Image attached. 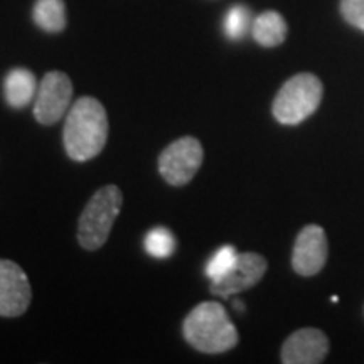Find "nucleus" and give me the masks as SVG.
I'll list each match as a JSON object with an SVG mask.
<instances>
[{"instance_id":"obj_6","label":"nucleus","mask_w":364,"mask_h":364,"mask_svg":"<svg viewBox=\"0 0 364 364\" xmlns=\"http://www.w3.org/2000/svg\"><path fill=\"white\" fill-rule=\"evenodd\" d=\"M73 98L70 76L61 71H49L38 86L34 117L41 125H54L66 115Z\"/></svg>"},{"instance_id":"obj_5","label":"nucleus","mask_w":364,"mask_h":364,"mask_svg":"<svg viewBox=\"0 0 364 364\" xmlns=\"http://www.w3.org/2000/svg\"><path fill=\"white\" fill-rule=\"evenodd\" d=\"M204 159L203 145L194 136H182L164 149L159 157V171L172 186H186L198 174Z\"/></svg>"},{"instance_id":"obj_2","label":"nucleus","mask_w":364,"mask_h":364,"mask_svg":"<svg viewBox=\"0 0 364 364\" xmlns=\"http://www.w3.org/2000/svg\"><path fill=\"white\" fill-rule=\"evenodd\" d=\"M182 332L188 343L198 351L220 354L238 344V331L230 321L225 307L218 302H203L196 306L184 324Z\"/></svg>"},{"instance_id":"obj_11","label":"nucleus","mask_w":364,"mask_h":364,"mask_svg":"<svg viewBox=\"0 0 364 364\" xmlns=\"http://www.w3.org/2000/svg\"><path fill=\"white\" fill-rule=\"evenodd\" d=\"M38 93V81L33 71L26 68H16L9 71L4 80V95L6 102L12 108H24L36 98Z\"/></svg>"},{"instance_id":"obj_12","label":"nucleus","mask_w":364,"mask_h":364,"mask_svg":"<svg viewBox=\"0 0 364 364\" xmlns=\"http://www.w3.org/2000/svg\"><path fill=\"white\" fill-rule=\"evenodd\" d=\"M252 34L253 39L263 48H275L287 38V22L279 12H263L253 21Z\"/></svg>"},{"instance_id":"obj_18","label":"nucleus","mask_w":364,"mask_h":364,"mask_svg":"<svg viewBox=\"0 0 364 364\" xmlns=\"http://www.w3.org/2000/svg\"><path fill=\"white\" fill-rule=\"evenodd\" d=\"M235 311H240V312H243V311H245V306H243V302H240V300H236V302H235Z\"/></svg>"},{"instance_id":"obj_17","label":"nucleus","mask_w":364,"mask_h":364,"mask_svg":"<svg viewBox=\"0 0 364 364\" xmlns=\"http://www.w3.org/2000/svg\"><path fill=\"white\" fill-rule=\"evenodd\" d=\"M341 14L349 24L364 33V0H341Z\"/></svg>"},{"instance_id":"obj_3","label":"nucleus","mask_w":364,"mask_h":364,"mask_svg":"<svg viewBox=\"0 0 364 364\" xmlns=\"http://www.w3.org/2000/svg\"><path fill=\"white\" fill-rule=\"evenodd\" d=\"M124 194L115 184L103 186L91 196L80 216L78 240L85 250L95 252L107 243L113 223L120 215Z\"/></svg>"},{"instance_id":"obj_14","label":"nucleus","mask_w":364,"mask_h":364,"mask_svg":"<svg viewBox=\"0 0 364 364\" xmlns=\"http://www.w3.org/2000/svg\"><path fill=\"white\" fill-rule=\"evenodd\" d=\"M145 252L154 258H169L176 250L174 235L167 228H154L145 235L144 240Z\"/></svg>"},{"instance_id":"obj_1","label":"nucleus","mask_w":364,"mask_h":364,"mask_svg":"<svg viewBox=\"0 0 364 364\" xmlns=\"http://www.w3.org/2000/svg\"><path fill=\"white\" fill-rule=\"evenodd\" d=\"M63 139L73 161L85 162L97 157L108 139V117L103 105L91 97L76 100L66 115Z\"/></svg>"},{"instance_id":"obj_10","label":"nucleus","mask_w":364,"mask_h":364,"mask_svg":"<svg viewBox=\"0 0 364 364\" xmlns=\"http://www.w3.org/2000/svg\"><path fill=\"white\" fill-rule=\"evenodd\" d=\"M329 353V339L322 331L300 329L285 341L282 348V363L285 364H317Z\"/></svg>"},{"instance_id":"obj_7","label":"nucleus","mask_w":364,"mask_h":364,"mask_svg":"<svg viewBox=\"0 0 364 364\" xmlns=\"http://www.w3.org/2000/svg\"><path fill=\"white\" fill-rule=\"evenodd\" d=\"M268 268V263L262 255L258 253H238L233 267L228 270V273L211 282V294L218 297L228 299L231 295L243 292L255 287L263 279Z\"/></svg>"},{"instance_id":"obj_4","label":"nucleus","mask_w":364,"mask_h":364,"mask_svg":"<svg viewBox=\"0 0 364 364\" xmlns=\"http://www.w3.org/2000/svg\"><path fill=\"white\" fill-rule=\"evenodd\" d=\"M321 80L311 73H300L282 86L273 102V117L284 125H299L317 110L322 102Z\"/></svg>"},{"instance_id":"obj_16","label":"nucleus","mask_w":364,"mask_h":364,"mask_svg":"<svg viewBox=\"0 0 364 364\" xmlns=\"http://www.w3.org/2000/svg\"><path fill=\"white\" fill-rule=\"evenodd\" d=\"M236 257H238V253H236V250L233 247H223L218 250L206 265L208 279L211 282L221 279V277L233 267Z\"/></svg>"},{"instance_id":"obj_8","label":"nucleus","mask_w":364,"mask_h":364,"mask_svg":"<svg viewBox=\"0 0 364 364\" xmlns=\"http://www.w3.org/2000/svg\"><path fill=\"white\" fill-rule=\"evenodd\" d=\"M33 289L26 272L11 260H0V317H19L31 306Z\"/></svg>"},{"instance_id":"obj_9","label":"nucleus","mask_w":364,"mask_h":364,"mask_svg":"<svg viewBox=\"0 0 364 364\" xmlns=\"http://www.w3.org/2000/svg\"><path fill=\"white\" fill-rule=\"evenodd\" d=\"M326 231L317 225H309L300 231L292 253L294 270L302 277H312L324 268L327 262Z\"/></svg>"},{"instance_id":"obj_13","label":"nucleus","mask_w":364,"mask_h":364,"mask_svg":"<svg viewBox=\"0 0 364 364\" xmlns=\"http://www.w3.org/2000/svg\"><path fill=\"white\" fill-rule=\"evenodd\" d=\"M33 17L46 33H61L66 27L65 0H36Z\"/></svg>"},{"instance_id":"obj_15","label":"nucleus","mask_w":364,"mask_h":364,"mask_svg":"<svg viewBox=\"0 0 364 364\" xmlns=\"http://www.w3.org/2000/svg\"><path fill=\"white\" fill-rule=\"evenodd\" d=\"M252 12L245 6H233L226 12L225 34L231 41H238L248 33L252 27Z\"/></svg>"}]
</instances>
